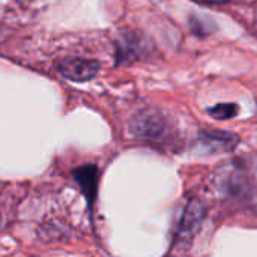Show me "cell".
<instances>
[{
	"label": "cell",
	"instance_id": "cell-1",
	"mask_svg": "<svg viewBox=\"0 0 257 257\" xmlns=\"http://www.w3.org/2000/svg\"><path fill=\"white\" fill-rule=\"evenodd\" d=\"M205 217H206L205 205L197 199H191L184 209L179 227L176 230L175 244L178 247L188 248L191 242L194 241V238L197 236V233L200 232Z\"/></svg>",
	"mask_w": 257,
	"mask_h": 257
},
{
	"label": "cell",
	"instance_id": "cell-2",
	"mask_svg": "<svg viewBox=\"0 0 257 257\" xmlns=\"http://www.w3.org/2000/svg\"><path fill=\"white\" fill-rule=\"evenodd\" d=\"M59 71L68 80H72V81H89V80H92L98 74L99 63L96 60H90V59L68 57V59H63L59 63Z\"/></svg>",
	"mask_w": 257,
	"mask_h": 257
},
{
	"label": "cell",
	"instance_id": "cell-3",
	"mask_svg": "<svg viewBox=\"0 0 257 257\" xmlns=\"http://www.w3.org/2000/svg\"><path fill=\"white\" fill-rule=\"evenodd\" d=\"M166 122L158 111H140L133 122V130L143 139H161L166 133Z\"/></svg>",
	"mask_w": 257,
	"mask_h": 257
},
{
	"label": "cell",
	"instance_id": "cell-4",
	"mask_svg": "<svg viewBox=\"0 0 257 257\" xmlns=\"http://www.w3.org/2000/svg\"><path fill=\"white\" fill-rule=\"evenodd\" d=\"M197 142L202 149H206L211 154H217V152L233 151L239 143V137L236 134H230V133L203 131L199 134Z\"/></svg>",
	"mask_w": 257,
	"mask_h": 257
},
{
	"label": "cell",
	"instance_id": "cell-5",
	"mask_svg": "<svg viewBox=\"0 0 257 257\" xmlns=\"http://www.w3.org/2000/svg\"><path fill=\"white\" fill-rule=\"evenodd\" d=\"M75 178L83 187L84 193L92 197L95 194V185H96V169L95 167H83L75 172Z\"/></svg>",
	"mask_w": 257,
	"mask_h": 257
},
{
	"label": "cell",
	"instance_id": "cell-6",
	"mask_svg": "<svg viewBox=\"0 0 257 257\" xmlns=\"http://www.w3.org/2000/svg\"><path fill=\"white\" fill-rule=\"evenodd\" d=\"M238 105L236 104H217L212 108H209V114L218 120H224V119H230L233 116L238 114Z\"/></svg>",
	"mask_w": 257,
	"mask_h": 257
},
{
	"label": "cell",
	"instance_id": "cell-7",
	"mask_svg": "<svg viewBox=\"0 0 257 257\" xmlns=\"http://www.w3.org/2000/svg\"><path fill=\"white\" fill-rule=\"evenodd\" d=\"M200 5H224V3H229L230 0H194Z\"/></svg>",
	"mask_w": 257,
	"mask_h": 257
}]
</instances>
